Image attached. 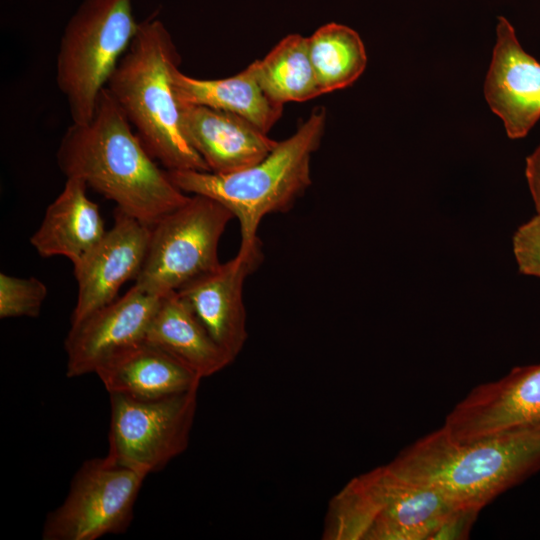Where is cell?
<instances>
[{
  "mask_svg": "<svg viewBox=\"0 0 540 540\" xmlns=\"http://www.w3.org/2000/svg\"><path fill=\"white\" fill-rule=\"evenodd\" d=\"M56 158L66 178L82 179L151 227L189 198L155 162L106 87L92 118L67 128Z\"/></svg>",
  "mask_w": 540,
  "mask_h": 540,
  "instance_id": "obj_1",
  "label": "cell"
},
{
  "mask_svg": "<svg viewBox=\"0 0 540 540\" xmlns=\"http://www.w3.org/2000/svg\"><path fill=\"white\" fill-rule=\"evenodd\" d=\"M387 465L456 507L481 510L540 469V425L467 443L454 441L441 427L401 450Z\"/></svg>",
  "mask_w": 540,
  "mask_h": 540,
  "instance_id": "obj_2",
  "label": "cell"
},
{
  "mask_svg": "<svg viewBox=\"0 0 540 540\" xmlns=\"http://www.w3.org/2000/svg\"><path fill=\"white\" fill-rule=\"evenodd\" d=\"M180 60L167 27L151 16L140 22L106 88L147 151L166 170L209 171L183 132L172 82Z\"/></svg>",
  "mask_w": 540,
  "mask_h": 540,
  "instance_id": "obj_3",
  "label": "cell"
},
{
  "mask_svg": "<svg viewBox=\"0 0 540 540\" xmlns=\"http://www.w3.org/2000/svg\"><path fill=\"white\" fill-rule=\"evenodd\" d=\"M326 109L316 107L290 137L278 141L260 161L230 173L167 170L184 193L203 195L225 206L240 225V246L257 238L263 218L287 212L311 185V160L326 128Z\"/></svg>",
  "mask_w": 540,
  "mask_h": 540,
  "instance_id": "obj_4",
  "label": "cell"
},
{
  "mask_svg": "<svg viewBox=\"0 0 540 540\" xmlns=\"http://www.w3.org/2000/svg\"><path fill=\"white\" fill-rule=\"evenodd\" d=\"M457 507L387 464L348 481L329 501L325 540H432Z\"/></svg>",
  "mask_w": 540,
  "mask_h": 540,
  "instance_id": "obj_5",
  "label": "cell"
},
{
  "mask_svg": "<svg viewBox=\"0 0 540 540\" xmlns=\"http://www.w3.org/2000/svg\"><path fill=\"white\" fill-rule=\"evenodd\" d=\"M134 0H83L62 33L56 83L73 123L88 122L101 91L135 37Z\"/></svg>",
  "mask_w": 540,
  "mask_h": 540,
  "instance_id": "obj_6",
  "label": "cell"
},
{
  "mask_svg": "<svg viewBox=\"0 0 540 540\" xmlns=\"http://www.w3.org/2000/svg\"><path fill=\"white\" fill-rule=\"evenodd\" d=\"M233 214L203 195L188 200L153 227L139 288L164 296L220 265L218 246Z\"/></svg>",
  "mask_w": 540,
  "mask_h": 540,
  "instance_id": "obj_7",
  "label": "cell"
},
{
  "mask_svg": "<svg viewBox=\"0 0 540 540\" xmlns=\"http://www.w3.org/2000/svg\"><path fill=\"white\" fill-rule=\"evenodd\" d=\"M109 395V458L147 476L187 449L198 389L157 400Z\"/></svg>",
  "mask_w": 540,
  "mask_h": 540,
  "instance_id": "obj_8",
  "label": "cell"
},
{
  "mask_svg": "<svg viewBox=\"0 0 540 540\" xmlns=\"http://www.w3.org/2000/svg\"><path fill=\"white\" fill-rule=\"evenodd\" d=\"M147 476L107 455L86 460L76 471L62 504L50 512L43 540H96L124 533Z\"/></svg>",
  "mask_w": 540,
  "mask_h": 540,
  "instance_id": "obj_9",
  "label": "cell"
},
{
  "mask_svg": "<svg viewBox=\"0 0 540 540\" xmlns=\"http://www.w3.org/2000/svg\"><path fill=\"white\" fill-rule=\"evenodd\" d=\"M540 425V364L516 367L501 379L473 388L442 426L467 443Z\"/></svg>",
  "mask_w": 540,
  "mask_h": 540,
  "instance_id": "obj_10",
  "label": "cell"
},
{
  "mask_svg": "<svg viewBox=\"0 0 540 540\" xmlns=\"http://www.w3.org/2000/svg\"><path fill=\"white\" fill-rule=\"evenodd\" d=\"M263 257L258 237L251 244L240 246L235 257L177 291L215 342L233 360L248 338L244 283L262 264Z\"/></svg>",
  "mask_w": 540,
  "mask_h": 540,
  "instance_id": "obj_11",
  "label": "cell"
},
{
  "mask_svg": "<svg viewBox=\"0 0 540 540\" xmlns=\"http://www.w3.org/2000/svg\"><path fill=\"white\" fill-rule=\"evenodd\" d=\"M162 297L134 285L71 325L64 342L67 377L95 373L115 353L145 341Z\"/></svg>",
  "mask_w": 540,
  "mask_h": 540,
  "instance_id": "obj_12",
  "label": "cell"
},
{
  "mask_svg": "<svg viewBox=\"0 0 540 540\" xmlns=\"http://www.w3.org/2000/svg\"><path fill=\"white\" fill-rule=\"evenodd\" d=\"M151 232V226L116 208L113 226L73 266L78 294L71 325L114 301L121 286L137 278L147 256Z\"/></svg>",
  "mask_w": 540,
  "mask_h": 540,
  "instance_id": "obj_13",
  "label": "cell"
},
{
  "mask_svg": "<svg viewBox=\"0 0 540 540\" xmlns=\"http://www.w3.org/2000/svg\"><path fill=\"white\" fill-rule=\"evenodd\" d=\"M484 94L511 139L525 137L540 118V63L522 48L504 17L498 18Z\"/></svg>",
  "mask_w": 540,
  "mask_h": 540,
  "instance_id": "obj_14",
  "label": "cell"
},
{
  "mask_svg": "<svg viewBox=\"0 0 540 540\" xmlns=\"http://www.w3.org/2000/svg\"><path fill=\"white\" fill-rule=\"evenodd\" d=\"M180 107L184 135L210 172L230 173L251 166L278 142L235 114L202 105Z\"/></svg>",
  "mask_w": 540,
  "mask_h": 540,
  "instance_id": "obj_15",
  "label": "cell"
},
{
  "mask_svg": "<svg viewBox=\"0 0 540 540\" xmlns=\"http://www.w3.org/2000/svg\"><path fill=\"white\" fill-rule=\"evenodd\" d=\"M109 394L157 400L198 389L201 378L161 348L142 341L120 350L95 372Z\"/></svg>",
  "mask_w": 540,
  "mask_h": 540,
  "instance_id": "obj_16",
  "label": "cell"
},
{
  "mask_svg": "<svg viewBox=\"0 0 540 540\" xmlns=\"http://www.w3.org/2000/svg\"><path fill=\"white\" fill-rule=\"evenodd\" d=\"M87 188L80 178H66L63 190L49 204L30 238L40 256H64L75 266L102 240L107 230L99 206L89 199Z\"/></svg>",
  "mask_w": 540,
  "mask_h": 540,
  "instance_id": "obj_17",
  "label": "cell"
},
{
  "mask_svg": "<svg viewBox=\"0 0 540 540\" xmlns=\"http://www.w3.org/2000/svg\"><path fill=\"white\" fill-rule=\"evenodd\" d=\"M145 341L170 354L201 379L220 372L234 361L177 291L162 297Z\"/></svg>",
  "mask_w": 540,
  "mask_h": 540,
  "instance_id": "obj_18",
  "label": "cell"
},
{
  "mask_svg": "<svg viewBox=\"0 0 540 540\" xmlns=\"http://www.w3.org/2000/svg\"><path fill=\"white\" fill-rule=\"evenodd\" d=\"M172 82L179 104L202 105L235 114L267 134L283 112V105L270 99L260 86L254 62L221 79L194 78L177 67Z\"/></svg>",
  "mask_w": 540,
  "mask_h": 540,
  "instance_id": "obj_19",
  "label": "cell"
},
{
  "mask_svg": "<svg viewBox=\"0 0 540 540\" xmlns=\"http://www.w3.org/2000/svg\"><path fill=\"white\" fill-rule=\"evenodd\" d=\"M254 64L263 91L281 105L305 102L322 94L310 60L307 37L287 35Z\"/></svg>",
  "mask_w": 540,
  "mask_h": 540,
  "instance_id": "obj_20",
  "label": "cell"
},
{
  "mask_svg": "<svg viewBox=\"0 0 540 540\" xmlns=\"http://www.w3.org/2000/svg\"><path fill=\"white\" fill-rule=\"evenodd\" d=\"M310 60L322 94L352 85L364 72L367 54L359 34L331 22L307 37Z\"/></svg>",
  "mask_w": 540,
  "mask_h": 540,
  "instance_id": "obj_21",
  "label": "cell"
},
{
  "mask_svg": "<svg viewBox=\"0 0 540 540\" xmlns=\"http://www.w3.org/2000/svg\"><path fill=\"white\" fill-rule=\"evenodd\" d=\"M46 285L36 277L0 274V318L39 316L47 297Z\"/></svg>",
  "mask_w": 540,
  "mask_h": 540,
  "instance_id": "obj_22",
  "label": "cell"
},
{
  "mask_svg": "<svg viewBox=\"0 0 540 540\" xmlns=\"http://www.w3.org/2000/svg\"><path fill=\"white\" fill-rule=\"evenodd\" d=\"M512 245L519 272L540 278V213L517 229Z\"/></svg>",
  "mask_w": 540,
  "mask_h": 540,
  "instance_id": "obj_23",
  "label": "cell"
},
{
  "mask_svg": "<svg viewBox=\"0 0 540 540\" xmlns=\"http://www.w3.org/2000/svg\"><path fill=\"white\" fill-rule=\"evenodd\" d=\"M479 512L480 510L474 508L457 507L446 518L432 540L466 538Z\"/></svg>",
  "mask_w": 540,
  "mask_h": 540,
  "instance_id": "obj_24",
  "label": "cell"
},
{
  "mask_svg": "<svg viewBox=\"0 0 540 540\" xmlns=\"http://www.w3.org/2000/svg\"><path fill=\"white\" fill-rule=\"evenodd\" d=\"M525 174L536 211L540 213V145L527 157Z\"/></svg>",
  "mask_w": 540,
  "mask_h": 540,
  "instance_id": "obj_25",
  "label": "cell"
}]
</instances>
